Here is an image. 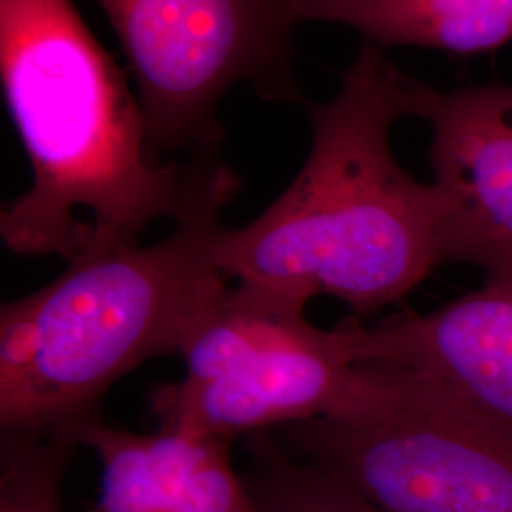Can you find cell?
Listing matches in <instances>:
<instances>
[{
	"instance_id": "6da1fadb",
	"label": "cell",
	"mask_w": 512,
	"mask_h": 512,
	"mask_svg": "<svg viewBox=\"0 0 512 512\" xmlns=\"http://www.w3.org/2000/svg\"><path fill=\"white\" fill-rule=\"evenodd\" d=\"M440 92L365 42L329 103L304 101L308 158L262 215L224 228L219 264L310 302L342 300L355 319L397 304L442 266L448 200L397 164L395 122L433 112Z\"/></svg>"
},
{
	"instance_id": "7a4b0ae2",
	"label": "cell",
	"mask_w": 512,
	"mask_h": 512,
	"mask_svg": "<svg viewBox=\"0 0 512 512\" xmlns=\"http://www.w3.org/2000/svg\"><path fill=\"white\" fill-rule=\"evenodd\" d=\"M0 78L33 169L2 207L0 238L23 256L82 255L93 238L137 243L179 220L202 173L150 156L141 103L73 0H0Z\"/></svg>"
},
{
	"instance_id": "3957f363",
	"label": "cell",
	"mask_w": 512,
	"mask_h": 512,
	"mask_svg": "<svg viewBox=\"0 0 512 512\" xmlns=\"http://www.w3.org/2000/svg\"><path fill=\"white\" fill-rule=\"evenodd\" d=\"M239 177L203 156L175 230L154 245L93 238L67 270L0 308L2 433L67 440L101 418L110 387L152 357L177 353L230 287L220 215Z\"/></svg>"
},
{
	"instance_id": "277c9868",
	"label": "cell",
	"mask_w": 512,
	"mask_h": 512,
	"mask_svg": "<svg viewBox=\"0 0 512 512\" xmlns=\"http://www.w3.org/2000/svg\"><path fill=\"white\" fill-rule=\"evenodd\" d=\"M384 512H512V427L404 368L359 365L332 416L274 431Z\"/></svg>"
},
{
	"instance_id": "5b68a950",
	"label": "cell",
	"mask_w": 512,
	"mask_h": 512,
	"mask_svg": "<svg viewBox=\"0 0 512 512\" xmlns=\"http://www.w3.org/2000/svg\"><path fill=\"white\" fill-rule=\"evenodd\" d=\"M308 300L236 281L179 349L184 376L156 389L160 431L232 440L336 414L359 380L344 332L306 317Z\"/></svg>"
},
{
	"instance_id": "8992f818",
	"label": "cell",
	"mask_w": 512,
	"mask_h": 512,
	"mask_svg": "<svg viewBox=\"0 0 512 512\" xmlns=\"http://www.w3.org/2000/svg\"><path fill=\"white\" fill-rule=\"evenodd\" d=\"M128 55L150 156L219 152V109L239 82L262 99L304 105L294 23L281 0H97Z\"/></svg>"
},
{
	"instance_id": "52a82bcc",
	"label": "cell",
	"mask_w": 512,
	"mask_h": 512,
	"mask_svg": "<svg viewBox=\"0 0 512 512\" xmlns=\"http://www.w3.org/2000/svg\"><path fill=\"white\" fill-rule=\"evenodd\" d=\"M433 183L448 200L442 264H473L486 277L512 270V86L440 93Z\"/></svg>"
},
{
	"instance_id": "ba28073f",
	"label": "cell",
	"mask_w": 512,
	"mask_h": 512,
	"mask_svg": "<svg viewBox=\"0 0 512 512\" xmlns=\"http://www.w3.org/2000/svg\"><path fill=\"white\" fill-rule=\"evenodd\" d=\"M357 365L404 368L512 427V300L490 285L429 313L340 323Z\"/></svg>"
},
{
	"instance_id": "9c48e42d",
	"label": "cell",
	"mask_w": 512,
	"mask_h": 512,
	"mask_svg": "<svg viewBox=\"0 0 512 512\" xmlns=\"http://www.w3.org/2000/svg\"><path fill=\"white\" fill-rule=\"evenodd\" d=\"M101 463L92 512H262L230 458V440L141 435L103 418L76 435Z\"/></svg>"
},
{
	"instance_id": "30bf717a",
	"label": "cell",
	"mask_w": 512,
	"mask_h": 512,
	"mask_svg": "<svg viewBox=\"0 0 512 512\" xmlns=\"http://www.w3.org/2000/svg\"><path fill=\"white\" fill-rule=\"evenodd\" d=\"M281 4L294 25L342 23L380 48L420 46L478 54L512 42V0H281Z\"/></svg>"
},
{
	"instance_id": "8fae6325",
	"label": "cell",
	"mask_w": 512,
	"mask_h": 512,
	"mask_svg": "<svg viewBox=\"0 0 512 512\" xmlns=\"http://www.w3.org/2000/svg\"><path fill=\"white\" fill-rule=\"evenodd\" d=\"M245 478L262 512H384L336 478L294 458L274 433L247 437Z\"/></svg>"
},
{
	"instance_id": "7c38bea8",
	"label": "cell",
	"mask_w": 512,
	"mask_h": 512,
	"mask_svg": "<svg viewBox=\"0 0 512 512\" xmlns=\"http://www.w3.org/2000/svg\"><path fill=\"white\" fill-rule=\"evenodd\" d=\"M71 442L2 433L0 512H65L61 480Z\"/></svg>"
}]
</instances>
